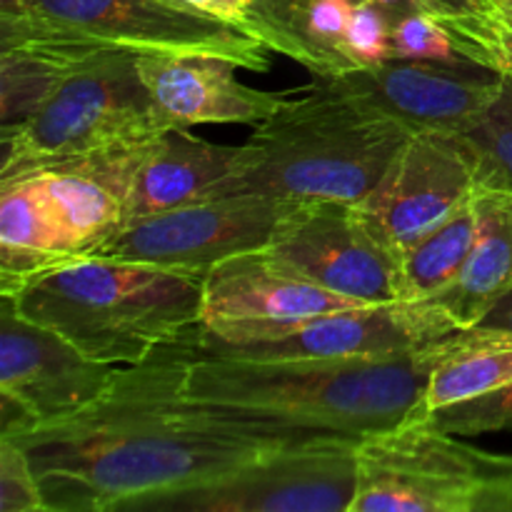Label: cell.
Segmentation results:
<instances>
[{"label":"cell","mask_w":512,"mask_h":512,"mask_svg":"<svg viewBox=\"0 0 512 512\" xmlns=\"http://www.w3.org/2000/svg\"><path fill=\"white\" fill-rule=\"evenodd\" d=\"M198 328L143 363L118 368L95 403L5 435L28 453L48 512L128 510L303 438L188 398Z\"/></svg>","instance_id":"6da1fadb"},{"label":"cell","mask_w":512,"mask_h":512,"mask_svg":"<svg viewBox=\"0 0 512 512\" xmlns=\"http://www.w3.org/2000/svg\"><path fill=\"white\" fill-rule=\"evenodd\" d=\"M440 343L385 358L245 360L198 353L185 373V393L200 405L303 438H365L420 415Z\"/></svg>","instance_id":"7a4b0ae2"},{"label":"cell","mask_w":512,"mask_h":512,"mask_svg":"<svg viewBox=\"0 0 512 512\" xmlns=\"http://www.w3.org/2000/svg\"><path fill=\"white\" fill-rule=\"evenodd\" d=\"M298 93L238 145L218 195L363 203L413 135L325 78Z\"/></svg>","instance_id":"3957f363"},{"label":"cell","mask_w":512,"mask_h":512,"mask_svg":"<svg viewBox=\"0 0 512 512\" xmlns=\"http://www.w3.org/2000/svg\"><path fill=\"white\" fill-rule=\"evenodd\" d=\"M0 295L23 318L55 330L88 358L123 368L198 328L203 275L83 255L40 270Z\"/></svg>","instance_id":"277c9868"},{"label":"cell","mask_w":512,"mask_h":512,"mask_svg":"<svg viewBox=\"0 0 512 512\" xmlns=\"http://www.w3.org/2000/svg\"><path fill=\"white\" fill-rule=\"evenodd\" d=\"M48 43L118 53L218 55L245 70H268L270 48L238 25L180 0H30L0 18V45Z\"/></svg>","instance_id":"5b68a950"},{"label":"cell","mask_w":512,"mask_h":512,"mask_svg":"<svg viewBox=\"0 0 512 512\" xmlns=\"http://www.w3.org/2000/svg\"><path fill=\"white\" fill-rule=\"evenodd\" d=\"M170 130L138 73V55L85 58L25 123L3 133L0 178L80 155L145 143Z\"/></svg>","instance_id":"8992f818"},{"label":"cell","mask_w":512,"mask_h":512,"mask_svg":"<svg viewBox=\"0 0 512 512\" xmlns=\"http://www.w3.org/2000/svg\"><path fill=\"white\" fill-rule=\"evenodd\" d=\"M358 443L310 435L208 483L140 500L128 512H350Z\"/></svg>","instance_id":"52a82bcc"},{"label":"cell","mask_w":512,"mask_h":512,"mask_svg":"<svg viewBox=\"0 0 512 512\" xmlns=\"http://www.w3.org/2000/svg\"><path fill=\"white\" fill-rule=\"evenodd\" d=\"M488 453L435 428L425 415L360 438L350 512H478Z\"/></svg>","instance_id":"ba28073f"},{"label":"cell","mask_w":512,"mask_h":512,"mask_svg":"<svg viewBox=\"0 0 512 512\" xmlns=\"http://www.w3.org/2000/svg\"><path fill=\"white\" fill-rule=\"evenodd\" d=\"M265 253L298 278L355 303L400 300V255L358 203L300 200Z\"/></svg>","instance_id":"9c48e42d"},{"label":"cell","mask_w":512,"mask_h":512,"mask_svg":"<svg viewBox=\"0 0 512 512\" xmlns=\"http://www.w3.org/2000/svg\"><path fill=\"white\" fill-rule=\"evenodd\" d=\"M300 200L270 195H218L120 225L88 255L205 275L215 263L265 250L278 223Z\"/></svg>","instance_id":"30bf717a"},{"label":"cell","mask_w":512,"mask_h":512,"mask_svg":"<svg viewBox=\"0 0 512 512\" xmlns=\"http://www.w3.org/2000/svg\"><path fill=\"white\" fill-rule=\"evenodd\" d=\"M458 333L448 315L433 303L353 305L303 320L288 333L255 343H215L198 328V348L205 355L245 360H333L385 358L430 348Z\"/></svg>","instance_id":"8fae6325"},{"label":"cell","mask_w":512,"mask_h":512,"mask_svg":"<svg viewBox=\"0 0 512 512\" xmlns=\"http://www.w3.org/2000/svg\"><path fill=\"white\" fill-rule=\"evenodd\" d=\"M478 158L465 135L418 130L373 193L358 203L398 255L470 203Z\"/></svg>","instance_id":"7c38bea8"},{"label":"cell","mask_w":512,"mask_h":512,"mask_svg":"<svg viewBox=\"0 0 512 512\" xmlns=\"http://www.w3.org/2000/svg\"><path fill=\"white\" fill-rule=\"evenodd\" d=\"M353 305L363 303L318 288L265 250H253L220 260L203 275L200 335L215 343L273 340L303 320Z\"/></svg>","instance_id":"4fadbf2b"},{"label":"cell","mask_w":512,"mask_h":512,"mask_svg":"<svg viewBox=\"0 0 512 512\" xmlns=\"http://www.w3.org/2000/svg\"><path fill=\"white\" fill-rule=\"evenodd\" d=\"M118 368L80 353L70 340L0 305V398L18 405L30 425L65 418L95 403ZM28 425V428H30Z\"/></svg>","instance_id":"5bb4252c"},{"label":"cell","mask_w":512,"mask_h":512,"mask_svg":"<svg viewBox=\"0 0 512 512\" xmlns=\"http://www.w3.org/2000/svg\"><path fill=\"white\" fill-rule=\"evenodd\" d=\"M325 80L413 133H465L500 90V73L495 70L428 60H388Z\"/></svg>","instance_id":"9a60e30c"},{"label":"cell","mask_w":512,"mask_h":512,"mask_svg":"<svg viewBox=\"0 0 512 512\" xmlns=\"http://www.w3.org/2000/svg\"><path fill=\"white\" fill-rule=\"evenodd\" d=\"M238 65L218 55H138V73L170 128L258 125L283 105L285 95L250 88L235 78Z\"/></svg>","instance_id":"2e32d148"},{"label":"cell","mask_w":512,"mask_h":512,"mask_svg":"<svg viewBox=\"0 0 512 512\" xmlns=\"http://www.w3.org/2000/svg\"><path fill=\"white\" fill-rule=\"evenodd\" d=\"M148 143L150 140L33 168L53 198L78 258L88 255L125 223L130 180Z\"/></svg>","instance_id":"e0dca14e"},{"label":"cell","mask_w":512,"mask_h":512,"mask_svg":"<svg viewBox=\"0 0 512 512\" xmlns=\"http://www.w3.org/2000/svg\"><path fill=\"white\" fill-rule=\"evenodd\" d=\"M235 153L238 148L208 143L190 128L165 130L145 145L135 165L125 223L215 198L233 173Z\"/></svg>","instance_id":"ac0fdd59"},{"label":"cell","mask_w":512,"mask_h":512,"mask_svg":"<svg viewBox=\"0 0 512 512\" xmlns=\"http://www.w3.org/2000/svg\"><path fill=\"white\" fill-rule=\"evenodd\" d=\"M512 290V190L475 188V238L458 278L430 298L458 330H470Z\"/></svg>","instance_id":"d6986e66"},{"label":"cell","mask_w":512,"mask_h":512,"mask_svg":"<svg viewBox=\"0 0 512 512\" xmlns=\"http://www.w3.org/2000/svg\"><path fill=\"white\" fill-rule=\"evenodd\" d=\"M78 258L73 238L33 170L0 178V293Z\"/></svg>","instance_id":"ffe728a7"},{"label":"cell","mask_w":512,"mask_h":512,"mask_svg":"<svg viewBox=\"0 0 512 512\" xmlns=\"http://www.w3.org/2000/svg\"><path fill=\"white\" fill-rule=\"evenodd\" d=\"M512 383V338L470 328L440 343L438 360L425 383L420 415L430 418L450 405L483 398Z\"/></svg>","instance_id":"44dd1931"},{"label":"cell","mask_w":512,"mask_h":512,"mask_svg":"<svg viewBox=\"0 0 512 512\" xmlns=\"http://www.w3.org/2000/svg\"><path fill=\"white\" fill-rule=\"evenodd\" d=\"M100 50L48 43L0 45V130L25 123L58 85Z\"/></svg>","instance_id":"7402d4cb"},{"label":"cell","mask_w":512,"mask_h":512,"mask_svg":"<svg viewBox=\"0 0 512 512\" xmlns=\"http://www.w3.org/2000/svg\"><path fill=\"white\" fill-rule=\"evenodd\" d=\"M475 238V195L458 213L400 255V300L425 303L443 293L468 260Z\"/></svg>","instance_id":"603a6c76"},{"label":"cell","mask_w":512,"mask_h":512,"mask_svg":"<svg viewBox=\"0 0 512 512\" xmlns=\"http://www.w3.org/2000/svg\"><path fill=\"white\" fill-rule=\"evenodd\" d=\"M423 5L450 30L465 58L495 73L512 70V10L505 0H423Z\"/></svg>","instance_id":"cb8c5ba5"},{"label":"cell","mask_w":512,"mask_h":512,"mask_svg":"<svg viewBox=\"0 0 512 512\" xmlns=\"http://www.w3.org/2000/svg\"><path fill=\"white\" fill-rule=\"evenodd\" d=\"M465 140L478 158V185L512 190V70L500 73V90Z\"/></svg>","instance_id":"d4e9b609"},{"label":"cell","mask_w":512,"mask_h":512,"mask_svg":"<svg viewBox=\"0 0 512 512\" xmlns=\"http://www.w3.org/2000/svg\"><path fill=\"white\" fill-rule=\"evenodd\" d=\"M393 58L440 65H475L465 58L450 30L430 13H408L393 23Z\"/></svg>","instance_id":"484cf974"},{"label":"cell","mask_w":512,"mask_h":512,"mask_svg":"<svg viewBox=\"0 0 512 512\" xmlns=\"http://www.w3.org/2000/svg\"><path fill=\"white\" fill-rule=\"evenodd\" d=\"M428 420L435 428L445 430L450 435H458V438L512 430V383L483 395V398L438 410Z\"/></svg>","instance_id":"4316f807"},{"label":"cell","mask_w":512,"mask_h":512,"mask_svg":"<svg viewBox=\"0 0 512 512\" xmlns=\"http://www.w3.org/2000/svg\"><path fill=\"white\" fill-rule=\"evenodd\" d=\"M0 512H48L28 453L0 435Z\"/></svg>","instance_id":"83f0119b"},{"label":"cell","mask_w":512,"mask_h":512,"mask_svg":"<svg viewBox=\"0 0 512 512\" xmlns=\"http://www.w3.org/2000/svg\"><path fill=\"white\" fill-rule=\"evenodd\" d=\"M303 3L305 0H253L248 30L255 38L263 40L270 50H275L280 33Z\"/></svg>","instance_id":"f1b7e54d"},{"label":"cell","mask_w":512,"mask_h":512,"mask_svg":"<svg viewBox=\"0 0 512 512\" xmlns=\"http://www.w3.org/2000/svg\"><path fill=\"white\" fill-rule=\"evenodd\" d=\"M478 512H512V455L488 453V483Z\"/></svg>","instance_id":"f546056e"},{"label":"cell","mask_w":512,"mask_h":512,"mask_svg":"<svg viewBox=\"0 0 512 512\" xmlns=\"http://www.w3.org/2000/svg\"><path fill=\"white\" fill-rule=\"evenodd\" d=\"M180 3L188 5V8H193V10H200V13L210 15V18L223 20V23L238 25V28H243V30L250 28L253 0H180Z\"/></svg>","instance_id":"4dcf8cb0"},{"label":"cell","mask_w":512,"mask_h":512,"mask_svg":"<svg viewBox=\"0 0 512 512\" xmlns=\"http://www.w3.org/2000/svg\"><path fill=\"white\" fill-rule=\"evenodd\" d=\"M475 328L480 330H490V333H500V335H508L512 338V290L480 320Z\"/></svg>","instance_id":"1f68e13d"},{"label":"cell","mask_w":512,"mask_h":512,"mask_svg":"<svg viewBox=\"0 0 512 512\" xmlns=\"http://www.w3.org/2000/svg\"><path fill=\"white\" fill-rule=\"evenodd\" d=\"M373 3L388 10L395 20L403 18V15H408V13H428L423 5V0H373Z\"/></svg>","instance_id":"d6a6232c"},{"label":"cell","mask_w":512,"mask_h":512,"mask_svg":"<svg viewBox=\"0 0 512 512\" xmlns=\"http://www.w3.org/2000/svg\"><path fill=\"white\" fill-rule=\"evenodd\" d=\"M28 3L30 0H0V18H5V15L23 13L25 5Z\"/></svg>","instance_id":"836d02e7"},{"label":"cell","mask_w":512,"mask_h":512,"mask_svg":"<svg viewBox=\"0 0 512 512\" xmlns=\"http://www.w3.org/2000/svg\"><path fill=\"white\" fill-rule=\"evenodd\" d=\"M505 3H508V8L512 10V0H505Z\"/></svg>","instance_id":"e575fe53"}]
</instances>
